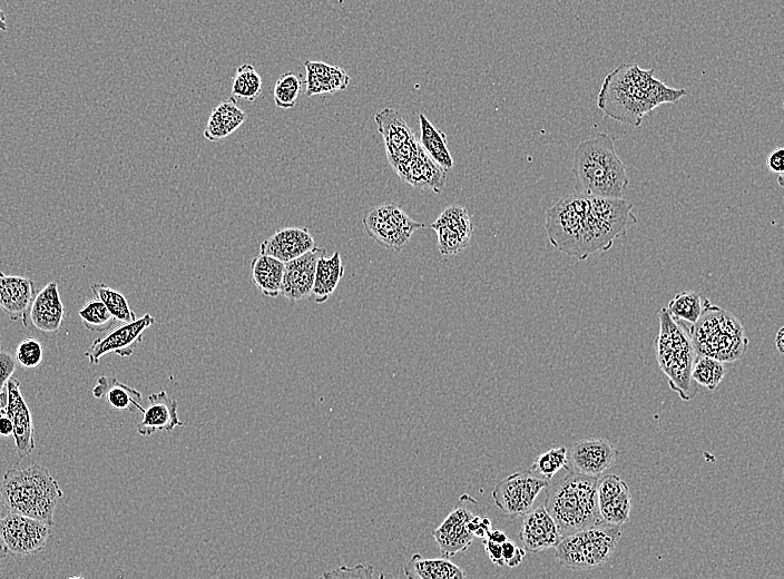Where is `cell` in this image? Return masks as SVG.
Listing matches in <instances>:
<instances>
[{
	"label": "cell",
	"mask_w": 784,
	"mask_h": 579,
	"mask_svg": "<svg viewBox=\"0 0 784 579\" xmlns=\"http://www.w3.org/2000/svg\"><path fill=\"white\" fill-rule=\"evenodd\" d=\"M629 488L627 484L616 475H606L597 478V498H599V505L607 502V500L624 492Z\"/></svg>",
	"instance_id": "obj_43"
},
{
	"label": "cell",
	"mask_w": 784,
	"mask_h": 579,
	"mask_svg": "<svg viewBox=\"0 0 784 579\" xmlns=\"http://www.w3.org/2000/svg\"><path fill=\"white\" fill-rule=\"evenodd\" d=\"M16 371V360L11 353L0 351V392L7 388L8 381Z\"/></svg>",
	"instance_id": "obj_45"
},
{
	"label": "cell",
	"mask_w": 784,
	"mask_h": 579,
	"mask_svg": "<svg viewBox=\"0 0 784 579\" xmlns=\"http://www.w3.org/2000/svg\"><path fill=\"white\" fill-rule=\"evenodd\" d=\"M575 192L591 198L623 199L629 176L612 137L600 133L582 142L574 153Z\"/></svg>",
	"instance_id": "obj_2"
},
{
	"label": "cell",
	"mask_w": 784,
	"mask_h": 579,
	"mask_svg": "<svg viewBox=\"0 0 784 579\" xmlns=\"http://www.w3.org/2000/svg\"><path fill=\"white\" fill-rule=\"evenodd\" d=\"M776 342H777V346H778L780 352H782L783 351V343H782L783 342V329H780V331L778 333V336H777Z\"/></svg>",
	"instance_id": "obj_52"
},
{
	"label": "cell",
	"mask_w": 784,
	"mask_h": 579,
	"mask_svg": "<svg viewBox=\"0 0 784 579\" xmlns=\"http://www.w3.org/2000/svg\"><path fill=\"white\" fill-rule=\"evenodd\" d=\"M408 578L420 579H463L466 577L462 568L448 561V558H424L415 554L404 567Z\"/></svg>",
	"instance_id": "obj_30"
},
{
	"label": "cell",
	"mask_w": 784,
	"mask_h": 579,
	"mask_svg": "<svg viewBox=\"0 0 784 579\" xmlns=\"http://www.w3.org/2000/svg\"><path fill=\"white\" fill-rule=\"evenodd\" d=\"M375 121L384 137L389 164L401 175L419 153L420 144L415 133L403 115L389 107L377 113Z\"/></svg>",
	"instance_id": "obj_11"
},
{
	"label": "cell",
	"mask_w": 784,
	"mask_h": 579,
	"mask_svg": "<svg viewBox=\"0 0 784 579\" xmlns=\"http://www.w3.org/2000/svg\"><path fill=\"white\" fill-rule=\"evenodd\" d=\"M302 90L300 76L287 73L282 75L274 86V102L283 110H289L297 104Z\"/></svg>",
	"instance_id": "obj_39"
},
{
	"label": "cell",
	"mask_w": 784,
	"mask_h": 579,
	"mask_svg": "<svg viewBox=\"0 0 784 579\" xmlns=\"http://www.w3.org/2000/svg\"><path fill=\"white\" fill-rule=\"evenodd\" d=\"M0 31H8V25L5 21H3V19H0Z\"/></svg>",
	"instance_id": "obj_53"
},
{
	"label": "cell",
	"mask_w": 784,
	"mask_h": 579,
	"mask_svg": "<svg viewBox=\"0 0 784 579\" xmlns=\"http://www.w3.org/2000/svg\"><path fill=\"white\" fill-rule=\"evenodd\" d=\"M519 537L525 551L534 554L555 548L562 539L560 529L544 505L531 509L524 515Z\"/></svg>",
	"instance_id": "obj_20"
},
{
	"label": "cell",
	"mask_w": 784,
	"mask_h": 579,
	"mask_svg": "<svg viewBox=\"0 0 784 579\" xmlns=\"http://www.w3.org/2000/svg\"><path fill=\"white\" fill-rule=\"evenodd\" d=\"M374 575L371 566L358 565L354 568L340 567L323 575L326 578H370Z\"/></svg>",
	"instance_id": "obj_44"
},
{
	"label": "cell",
	"mask_w": 784,
	"mask_h": 579,
	"mask_svg": "<svg viewBox=\"0 0 784 579\" xmlns=\"http://www.w3.org/2000/svg\"><path fill=\"white\" fill-rule=\"evenodd\" d=\"M0 19H3V21L6 22V14L3 12L2 8H0Z\"/></svg>",
	"instance_id": "obj_55"
},
{
	"label": "cell",
	"mask_w": 784,
	"mask_h": 579,
	"mask_svg": "<svg viewBox=\"0 0 784 579\" xmlns=\"http://www.w3.org/2000/svg\"><path fill=\"white\" fill-rule=\"evenodd\" d=\"M78 316L87 330L97 333L113 329L117 322L105 304L97 298L87 301L78 311Z\"/></svg>",
	"instance_id": "obj_35"
},
{
	"label": "cell",
	"mask_w": 784,
	"mask_h": 579,
	"mask_svg": "<svg viewBox=\"0 0 784 579\" xmlns=\"http://www.w3.org/2000/svg\"><path fill=\"white\" fill-rule=\"evenodd\" d=\"M8 401L7 388L5 391L0 392V414L6 409Z\"/></svg>",
	"instance_id": "obj_51"
},
{
	"label": "cell",
	"mask_w": 784,
	"mask_h": 579,
	"mask_svg": "<svg viewBox=\"0 0 784 579\" xmlns=\"http://www.w3.org/2000/svg\"><path fill=\"white\" fill-rule=\"evenodd\" d=\"M689 336L697 356H707L722 363L741 360L749 345L741 322L712 303L691 326Z\"/></svg>",
	"instance_id": "obj_5"
},
{
	"label": "cell",
	"mask_w": 784,
	"mask_h": 579,
	"mask_svg": "<svg viewBox=\"0 0 784 579\" xmlns=\"http://www.w3.org/2000/svg\"><path fill=\"white\" fill-rule=\"evenodd\" d=\"M325 254V249L316 247L301 257L284 263L281 287L284 298L294 303L311 297L317 263Z\"/></svg>",
	"instance_id": "obj_16"
},
{
	"label": "cell",
	"mask_w": 784,
	"mask_h": 579,
	"mask_svg": "<svg viewBox=\"0 0 784 579\" xmlns=\"http://www.w3.org/2000/svg\"><path fill=\"white\" fill-rule=\"evenodd\" d=\"M484 546L486 554L493 564L501 567L505 566L503 561L502 544H498L496 542L490 541L488 538H485Z\"/></svg>",
	"instance_id": "obj_47"
},
{
	"label": "cell",
	"mask_w": 784,
	"mask_h": 579,
	"mask_svg": "<svg viewBox=\"0 0 784 579\" xmlns=\"http://www.w3.org/2000/svg\"><path fill=\"white\" fill-rule=\"evenodd\" d=\"M686 95L684 88H672L642 70L637 64H621L605 77L597 106L611 119L639 127L644 116L663 104H675Z\"/></svg>",
	"instance_id": "obj_1"
},
{
	"label": "cell",
	"mask_w": 784,
	"mask_h": 579,
	"mask_svg": "<svg viewBox=\"0 0 784 579\" xmlns=\"http://www.w3.org/2000/svg\"><path fill=\"white\" fill-rule=\"evenodd\" d=\"M546 480L531 470L519 471L508 476L493 490L495 505L512 518L524 516L534 506L538 495L548 486Z\"/></svg>",
	"instance_id": "obj_13"
},
{
	"label": "cell",
	"mask_w": 784,
	"mask_h": 579,
	"mask_svg": "<svg viewBox=\"0 0 784 579\" xmlns=\"http://www.w3.org/2000/svg\"><path fill=\"white\" fill-rule=\"evenodd\" d=\"M49 525L32 517L8 513L0 519V543L6 554L34 555L42 552L51 534Z\"/></svg>",
	"instance_id": "obj_12"
},
{
	"label": "cell",
	"mask_w": 784,
	"mask_h": 579,
	"mask_svg": "<svg viewBox=\"0 0 784 579\" xmlns=\"http://www.w3.org/2000/svg\"><path fill=\"white\" fill-rule=\"evenodd\" d=\"M711 302L695 291H683L670 301L668 309L675 321L697 323Z\"/></svg>",
	"instance_id": "obj_32"
},
{
	"label": "cell",
	"mask_w": 784,
	"mask_h": 579,
	"mask_svg": "<svg viewBox=\"0 0 784 579\" xmlns=\"http://www.w3.org/2000/svg\"><path fill=\"white\" fill-rule=\"evenodd\" d=\"M619 451L605 438H585L576 441L571 450L573 471L588 477L599 478L616 461Z\"/></svg>",
	"instance_id": "obj_15"
},
{
	"label": "cell",
	"mask_w": 784,
	"mask_h": 579,
	"mask_svg": "<svg viewBox=\"0 0 784 579\" xmlns=\"http://www.w3.org/2000/svg\"><path fill=\"white\" fill-rule=\"evenodd\" d=\"M247 119L248 115L240 109L238 100L231 97L230 100L215 107L204 131V137L209 142L221 141L237 131Z\"/></svg>",
	"instance_id": "obj_26"
},
{
	"label": "cell",
	"mask_w": 784,
	"mask_h": 579,
	"mask_svg": "<svg viewBox=\"0 0 784 579\" xmlns=\"http://www.w3.org/2000/svg\"><path fill=\"white\" fill-rule=\"evenodd\" d=\"M400 179L416 189H428L439 194L447 184V171L420 146L418 155L400 175Z\"/></svg>",
	"instance_id": "obj_24"
},
{
	"label": "cell",
	"mask_w": 784,
	"mask_h": 579,
	"mask_svg": "<svg viewBox=\"0 0 784 579\" xmlns=\"http://www.w3.org/2000/svg\"><path fill=\"white\" fill-rule=\"evenodd\" d=\"M0 436L4 438H12L14 436L13 421L5 410L0 414Z\"/></svg>",
	"instance_id": "obj_49"
},
{
	"label": "cell",
	"mask_w": 784,
	"mask_h": 579,
	"mask_svg": "<svg viewBox=\"0 0 784 579\" xmlns=\"http://www.w3.org/2000/svg\"><path fill=\"white\" fill-rule=\"evenodd\" d=\"M0 347H2V337H0Z\"/></svg>",
	"instance_id": "obj_56"
},
{
	"label": "cell",
	"mask_w": 784,
	"mask_h": 579,
	"mask_svg": "<svg viewBox=\"0 0 784 579\" xmlns=\"http://www.w3.org/2000/svg\"><path fill=\"white\" fill-rule=\"evenodd\" d=\"M544 507L554 518L562 537L604 524L597 498V478L568 471L546 487Z\"/></svg>",
	"instance_id": "obj_3"
},
{
	"label": "cell",
	"mask_w": 784,
	"mask_h": 579,
	"mask_svg": "<svg viewBox=\"0 0 784 579\" xmlns=\"http://www.w3.org/2000/svg\"><path fill=\"white\" fill-rule=\"evenodd\" d=\"M316 247L317 244L309 229L284 228L262 242L260 253L287 263Z\"/></svg>",
	"instance_id": "obj_23"
},
{
	"label": "cell",
	"mask_w": 784,
	"mask_h": 579,
	"mask_svg": "<svg viewBox=\"0 0 784 579\" xmlns=\"http://www.w3.org/2000/svg\"><path fill=\"white\" fill-rule=\"evenodd\" d=\"M345 274V267H343L341 255L335 252L331 257H322L318 260L315 283H313L312 294L315 301L319 304L327 302L336 289Z\"/></svg>",
	"instance_id": "obj_29"
},
{
	"label": "cell",
	"mask_w": 784,
	"mask_h": 579,
	"mask_svg": "<svg viewBox=\"0 0 784 579\" xmlns=\"http://www.w3.org/2000/svg\"><path fill=\"white\" fill-rule=\"evenodd\" d=\"M621 535L620 526L605 523L567 535L555 547L556 558L573 569L601 566L610 561Z\"/></svg>",
	"instance_id": "obj_8"
},
{
	"label": "cell",
	"mask_w": 784,
	"mask_h": 579,
	"mask_svg": "<svg viewBox=\"0 0 784 579\" xmlns=\"http://www.w3.org/2000/svg\"><path fill=\"white\" fill-rule=\"evenodd\" d=\"M92 291L95 298L100 299L111 312L117 322L127 323L136 320V314L131 309L129 302L119 291H116L104 283L92 284Z\"/></svg>",
	"instance_id": "obj_33"
},
{
	"label": "cell",
	"mask_w": 784,
	"mask_h": 579,
	"mask_svg": "<svg viewBox=\"0 0 784 579\" xmlns=\"http://www.w3.org/2000/svg\"><path fill=\"white\" fill-rule=\"evenodd\" d=\"M65 318V307L57 282H49L36 293L27 321L43 335L55 336L60 332ZM29 326V323H28Z\"/></svg>",
	"instance_id": "obj_18"
},
{
	"label": "cell",
	"mask_w": 784,
	"mask_h": 579,
	"mask_svg": "<svg viewBox=\"0 0 784 579\" xmlns=\"http://www.w3.org/2000/svg\"><path fill=\"white\" fill-rule=\"evenodd\" d=\"M435 223L445 225V227L459 233L469 241L472 239L474 230L472 219H470L468 211L463 206H448Z\"/></svg>",
	"instance_id": "obj_40"
},
{
	"label": "cell",
	"mask_w": 784,
	"mask_h": 579,
	"mask_svg": "<svg viewBox=\"0 0 784 579\" xmlns=\"http://www.w3.org/2000/svg\"><path fill=\"white\" fill-rule=\"evenodd\" d=\"M431 229L436 231L438 238V249L441 255L449 257L465 250L470 241L462 237L459 233L445 227V225L433 223Z\"/></svg>",
	"instance_id": "obj_41"
},
{
	"label": "cell",
	"mask_w": 784,
	"mask_h": 579,
	"mask_svg": "<svg viewBox=\"0 0 784 579\" xmlns=\"http://www.w3.org/2000/svg\"><path fill=\"white\" fill-rule=\"evenodd\" d=\"M0 519H2V510H0Z\"/></svg>",
	"instance_id": "obj_57"
},
{
	"label": "cell",
	"mask_w": 784,
	"mask_h": 579,
	"mask_svg": "<svg viewBox=\"0 0 784 579\" xmlns=\"http://www.w3.org/2000/svg\"><path fill=\"white\" fill-rule=\"evenodd\" d=\"M284 263L269 255L261 254L251 262V278L254 286L267 298L281 296Z\"/></svg>",
	"instance_id": "obj_28"
},
{
	"label": "cell",
	"mask_w": 784,
	"mask_h": 579,
	"mask_svg": "<svg viewBox=\"0 0 784 579\" xmlns=\"http://www.w3.org/2000/svg\"><path fill=\"white\" fill-rule=\"evenodd\" d=\"M502 553L504 564L511 568L521 565L526 555L525 549L518 547L514 542L509 541V539L502 544Z\"/></svg>",
	"instance_id": "obj_46"
},
{
	"label": "cell",
	"mask_w": 784,
	"mask_h": 579,
	"mask_svg": "<svg viewBox=\"0 0 784 579\" xmlns=\"http://www.w3.org/2000/svg\"><path fill=\"white\" fill-rule=\"evenodd\" d=\"M767 166L770 172L783 174L784 172V149L777 147L768 157Z\"/></svg>",
	"instance_id": "obj_48"
},
{
	"label": "cell",
	"mask_w": 784,
	"mask_h": 579,
	"mask_svg": "<svg viewBox=\"0 0 784 579\" xmlns=\"http://www.w3.org/2000/svg\"><path fill=\"white\" fill-rule=\"evenodd\" d=\"M567 466V448L562 446L550 449L546 453L539 455L529 470L537 477L550 483L558 471L564 468L568 469Z\"/></svg>",
	"instance_id": "obj_37"
},
{
	"label": "cell",
	"mask_w": 784,
	"mask_h": 579,
	"mask_svg": "<svg viewBox=\"0 0 784 579\" xmlns=\"http://www.w3.org/2000/svg\"><path fill=\"white\" fill-rule=\"evenodd\" d=\"M420 146L441 168L446 171L454 168V160L450 154L447 137L431 123L424 114H419Z\"/></svg>",
	"instance_id": "obj_31"
},
{
	"label": "cell",
	"mask_w": 784,
	"mask_h": 579,
	"mask_svg": "<svg viewBox=\"0 0 784 579\" xmlns=\"http://www.w3.org/2000/svg\"><path fill=\"white\" fill-rule=\"evenodd\" d=\"M307 70V96L332 94L345 91L350 83V77L345 70L322 62H306Z\"/></svg>",
	"instance_id": "obj_25"
},
{
	"label": "cell",
	"mask_w": 784,
	"mask_h": 579,
	"mask_svg": "<svg viewBox=\"0 0 784 579\" xmlns=\"http://www.w3.org/2000/svg\"><path fill=\"white\" fill-rule=\"evenodd\" d=\"M632 495L630 488L600 505V513L605 524L622 526L630 519Z\"/></svg>",
	"instance_id": "obj_38"
},
{
	"label": "cell",
	"mask_w": 784,
	"mask_h": 579,
	"mask_svg": "<svg viewBox=\"0 0 784 579\" xmlns=\"http://www.w3.org/2000/svg\"><path fill=\"white\" fill-rule=\"evenodd\" d=\"M155 323V318L150 313L145 314L140 319L132 322L123 323L116 327L101 339L93 342V345L85 353V357L90 360L92 366L98 365L101 359L114 353L121 358H129L133 355L136 346L143 340L144 333Z\"/></svg>",
	"instance_id": "obj_14"
},
{
	"label": "cell",
	"mask_w": 784,
	"mask_h": 579,
	"mask_svg": "<svg viewBox=\"0 0 784 579\" xmlns=\"http://www.w3.org/2000/svg\"><path fill=\"white\" fill-rule=\"evenodd\" d=\"M93 396L96 399L106 398L109 405L115 410L143 412L141 404L142 394L127 385L122 384L115 378L102 376L98 378L97 385L93 389Z\"/></svg>",
	"instance_id": "obj_27"
},
{
	"label": "cell",
	"mask_w": 784,
	"mask_h": 579,
	"mask_svg": "<svg viewBox=\"0 0 784 579\" xmlns=\"http://www.w3.org/2000/svg\"><path fill=\"white\" fill-rule=\"evenodd\" d=\"M8 401L5 411L14 425V440L17 455L26 458L35 449V429L31 410L22 395L21 384L15 378L7 384Z\"/></svg>",
	"instance_id": "obj_19"
},
{
	"label": "cell",
	"mask_w": 784,
	"mask_h": 579,
	"mask_svg": "<svg viewBox=\"0 0 784 579\" xmlns=\"http://www.w3.org/2000/svg\"><path fill=\"white\" fill-rule=\"evenodd\" d=\"M691 377L700 386L714 391L725 377V368L723 363L718 360L707 356H697L693 363Z\"/></svg>",
	"instance_id": "obj_36"
},
{
	"label": "cell",
	"mask_w": 784,
	"mask_h": 579,
	"mask_svg": "<svg viewBox=\"0 0 784 579\" xmlns=\"http://www.w3.org/2000/svg\"><path fill=\"white\" fill-rule=\"evenodd\" d=\"M179 402L171 399L165 391L149 397V407L142 412L143 420L137 425V434L150 437L156 433H170L176 427H183L179 419Z\"/></svg>",
	"instance_id": "obj_22"
},
{
	"label": "cell",
	"mask_w": 784,
	"mask_h": 579,
	"mask_svg": "<svg viewBox=\"0 0 784 579\" xmlns=\"http://www.w3.org/2000/svg\"><path fill=\"white\" fill-rule=\"evenodd\" d=\"M44 360L42 343L34 338H25L16 349V361L25 369H37Z\"/></svg>",
	"instance_id": "obj_42"
},
{
	"label": "cell",
	"mask_w": 784,
	"mask_h": 579,
	"mask_svg": "<svg viewBox=\"0 0 784 579\" xmlns=\"http://www.w3.org/2000/svg\"><path fill=\"white\" fill-rule=\"evenodd\" d=\"M475 515L463 506L462 500L448 515L445 522L433 532L441 557H454L465 553L473 545L474 535L469 531V522Z\"/></svg>",
	"instance_id": "obj_17"
},
{
	"label": "cell",
	"mask_w": 784,
	"mask_h": 579,
	"mask_svg": "<svg viewBox=\"0 0 784 579\" xmlns=\"http://www.w3.org/2000/svg\"><path fill=\"white\" fill-rule=\"evenodd\" d=\"M362 223L369 237L380 247L396 251L406 247L415 232L426 228L424 223L414 221L403 209L392 203L368 211Z\"/></svg>",
	"instance_id": "obj_10"
},
{
	"label": "cell",
	"mask_w": 784,
	"mask_h": 579,
	"mask_svg": "<svg viewBox=\"0 0 784 579\" xmlns=\"http://www.w3.org/2000/svg\"><path fill=\"white\" fill-rule=\"evenodd\" d=\"M633 204L624 199L586 196L580 261L590 255L610 251L616 239L637 222Z\"/></svg>",
	"instance_id": "obj_6"
},
{
	"label": "cell",
	"mask_w": 784,
	"mask_h": 579,
	"mask_svg": "<svg viewBox=\"0 0 784 579\" xmlns=\"http://www.w3.org/2000/svg\"><path fill=\"white\" fill-rule=\"evenodd\" d=\"M0 495L8 513L32 517L53 526L55 509L64 493L47 468L33 465L8 470Z\"/></svg>",
	"instance_id": "obj_4"
},
{
	"label": "cell",
	"mask_w": 784,
	"mask_h": 579,
	"mask_svg": "<svg viewBox=\"0 0 784 579\" xmlns=\"http://www.w3.org/2000/svg\"><path fill=\"white\" fill-rule=\"evenodd\" d=\"M586 196L568 194L546 213L545 229L555 249L580 258Z\"/></svg>",
	"instance_id": "obj_9"
},
{
	"label": "cell",
	"mask_w": 784,
	"mask_h": 579,
	"mask_svg": "<svg viewBox=\"0 0 784 579\" xmlns=\"http://www.w3.org/2000/svg\"><path fill=\"white\" fill-rule=\"evenodd\" d=\"M262 92V78L251 64L240 66L233 77L232 97L254 102Z\"/></svg>",
	"instance_id": "obj_34"
},
{
	"label": "cell",
	"mask_w": 784,
	"mask_h": 579,
	"mask_svg": "<svg viewBox=\"0 0 784 579\" xmlns=\"http://www.w3.org/2000/svg\"><path fill=\"white\" fill-rule=\"evenodd\" d=\"M7 554L4 551L2 544H0V561L6 556Z\"/></svg>",
	"instance_id": "obj_54"
},
{
	"label": "cell",
	"mask_w": 784,
	"mask_h": 579,
	"mask_svg": "<svg viewBox=\"0 0 784 579\" xmlns=\"http://www.w3.org/2000/svg\"><path fill=\"white\" fill-rule=\"evenodd\" d=\"M486 538L498 544H503L508 539L507 534L502 532L501 529H490Z\"/></svg>",
	"instance_id": "obj_50"
},
{
	"label": "cell",
	"mask_w": 784,
	"mask_h": 579,
	"mask_svg": "<svg viewBox=\"0 0 784 579\" xmlns=\"http://www.w3.org/2000/svg\"><path fill=\"white\" fill-rule=\"evenodd\" d=\"M35 283L31 279L6 276L0 272V311L12 321L21 320L28 328V311L36 296Z\"/></svg>",
	"instance_id": "obj_21"
},
{
	"label": "cell",
	"mask_w": 784,
	"mask_h": 579,
	"mask_svg": "<svg viewBox=\"0 0 784 579\" xmlns=\"http://www.w3.org/2000/svg\"><path fill=\"white\" fill-rule=\"evenodd\" d=\"M660 332L654 347L659 366L669 378L670 386L683 400L692 398V368L695 357L689 333L675 321L666 308L659 313Z\"/></svg>",
	"instance_id": "obj_7"
}]
</instances>
